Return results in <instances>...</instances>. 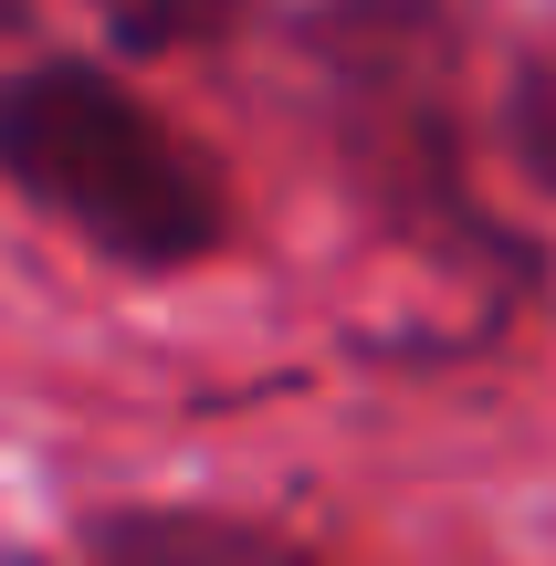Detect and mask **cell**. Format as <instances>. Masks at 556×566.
I'll use <instances>...</instances> for the list:
<instances>
[{
    "label": "cell",
    "instance_id": "1",
    "mask_svg": "<svg viewBox=\"0 0 556 566\" xmlns=\"http://www.w3.org/2000/svg\"><path fill=\"white\" fill-rule=\"evenodd\" d=\"M0 168L116 263H189L221 242V179L95 63L0 84Z\"/></svg>",
    "mask_w": 556,
    "mask_h": 566
},
{
    "label": "cell",
    "instance_id": "2",
    "mask_svg": "<svg viewBox=\"0 0 556 566\" xmlns=\"http://www.w3.org/2000/svg\"><path fill=\"white\" fill-rule=\"evenodd\" d=\"M11 21H74L95 42H126V53H158V42H189L231 11V0H0Z\"/></svg>",
    "mask_w": 556,
    "mask_h": 566
},
{
    "label": "cell",
    "instance_id": "3",
    "mask_svg": "<svg viewBox=\"0 0 556 566\" xmlns=\"http://www.w3.org/2000/svg\"><path fill=\"white\" fill-rule=\"evenodd\" d=\"M515 147H525V168L556 189V63H536V74L515 84Z\"/></svg>",
    "mask_w": 556,
    "mask_h": 566
},
{
    "label": "cell",
    "instance_id": "4",
    "mask_svg": "<svg viewBox=\"0 0 556 566\" xmlns=\"http://www.w3.org/2000/svg\"><path fill=\"white\" fill-rule=\"evenodd\" d=\"M105 546H200V556H263V535H231V525H116Z\"/></svg>",
    "mask_w": 556,
    "mask_h": 566
}]
</instances>
